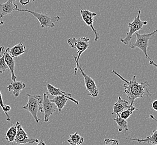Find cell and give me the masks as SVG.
Returning a JSON list of instances; mask_svg holds the SVG:
<instances>
[{"instance_id": "20", "label": "cell", "mask_w": 157, "mask_h": 145, "mask_svg": "<svg viewBox=\"0 0 157 145\" xmlns=\"http://www.w3.org/2000/svg\"><path fill=\"white\" fill-rule=\"evenodd\" d=\"M17 133V123L12 125L10 127L6 132L5 139L9 142H13L15 139L16 135Z\"/></svg>"}, {"instance_id": "16", "label": "cell", "mask_w": 157, "mask_h": 145, "mask_svg": "<svg viewBox=\"0 0 157 145\" xmlns=\"http://www.w3.org/2000/svg\"><path fill=\"white\" fill-rule=\"evenodd\" d=\"M129 106V102L126 100H123L121 96L118 97L117 102L113 105L112 115L118 114L128 108Z\"/></svg>"}, {"instance_id": "5", "label": "cell", "mask_w": 157, "mask_h": 145, "mask_svg": "<svg viewBox=\"0 0 157 145\" xmlns=\"http://www.w3.org/2000/svg\"><path fill=\"white\" fill-rule=\"evenodd\" d=\"M73 57H74V61H75L76 64V66L74 69V72H75L74 75L75 76L78 70H79L82 76H83V77H84L85 85L86 90L89 92L88 95L92 97H98V96L99 94V89L98 88L95 82L93 79L91 78L90 76H88L84 72V70L82 69L81 66L79 65L78 61H76V57L73 56Z\"/></svg>"}, {"instance_id": "10", "label": "cell", "mask_w": 157, "mask_h": 145, "mask_svg": "<svg viewBox=\"0 0 157 145\" xmlns=\"http://www.w3.org/2000/svg\"><path fill=\"white\" fill-rule=\"evenodd\" d=\"M80 14L82 16V18L83 21L88 26L90 27L91 30L93 31L95 35V41H97L99 39V34L97 32L94 27V22L96 21L97 19L94 20L95 16H97V13L91 12L88 10H83L81 8L80 9Z\"/></svg>"}, {"instance_id": "11", "label": "cell", "mask_w": 157, "mask_h": 145, "mask_svg": "<svg viewBox=\"0 0 157 145\" xmlns=\"http://www.w3.org/2000/svg\"><path fill=\"white\" fill-rule=\"evenodd\" d=\"M16 0H7L4 3H0V18L5 16L11 14L17 9V5L15 3Z\"/></svg>"}, {"instance_id": "18", "label": "cell", "mask_w": 157, "mask_h": 145, "mask_svg": "<svg viewBox=\"0 0 157 145\" xmlns=\"http://www.w3.org/2000/svg\"><path fill=\"white\" fill-rule=\"evenodd\" d=\"M46 87L48 89V94L50 96H69L72 97L71 94L66 93L65 92L61 91L59 88H56L52 85L50 84V83H47Z\"/></svg>"}, {"instance_id": "9", "label": "cell", "mask_w": 157, "mask_h": 145, "mask_svg": "<svg viewBox=\"0 0 157 145\" xmlns=\"http://www.w3.org/2000/svg\"><path fill=\"white\" fill-rule=\"evenodd\" d=\"M17 133L15 139H14V145H26L27 143H33L35 142H39V140L35 139L29 138L27 133L24 130L21 123L17 121Z\"/></svg>"}, {"instance_id": "22", "label": "cell", "mask_w": 157, "mask_h": 145, "mask_svg": "<svg viewBox=\"0 0 157 145\" xmlns=\"http://www.w3.org/2000/svg\"><path fill=\"white\" fill-rule=\"evenodd\" d=\"M5 51V50L4 47L0 46V53L2 54V56L0 57V74H3L6 70L9 69L5 61V57H4Z\"/></svg>"}, {"instance_id": "24", "label": "cell", "mask_w": 157, "mask_h": 145, "mask_svg": "<svg viewBox=\"0 0 157 145\" xmlns=\"http://www.w3.org/2000/svg\"><path fill=\"white\" fill-rule=\"evenodd\" d=\"M103 145H119V144L117 139H105Z\"/></svg>"}, {"instance_id": "29", "label": "cell", "mask_w": 157, "mask_h": 145, "mask_svg": "<svg viewBox=\"0 0 157 145\" xmlns=\"http://www.w3.org/2000/svg\"><path fill=\"white\" fill-rule=\"evenodd\" d=\"M3 24H4V22L2 21H0V26H2Z\"/></svg>"}, {"instance_id": "28", "label": "cell", "mask_w": 157, "mask_h": 145, "mask_svg": "<svg viewBox=\"0 0 157 145\" xmlns=\"http://www.w3.org/2000/svg\"><path fill=\"white\" fill-rule=\"evenodd\" d=\"M37 145H46L45 143V142L42 140V139H41L40 141H39V142H38V144Z\"/></svg>"}, {"instance_id": "27", "label": "cell", "mask_w": 157, "mask_h": 145, "mask_svg": "<svg viewBox=\"0 0 157 145\" xmlns=\"http://www.w3.org/2000/svg\"><path fill=\"white\" fill-rule=\"evenodd\" d=\"M151 108L154 109L155 111H157V100H154L151 103Z\"/></svg>"}, {"instance_id": "21", "label": "cell", "mask_w": 157, "mask_h": 145, "mask_svg": "<svg viewBox=\"0 0 157 145\" xmlns=\"http://www.w3.org/2000/svg\"><path fill=\"white\" fill-rule=\"evenodd\" d=\"M67 141L71 145H82L84 142V138L77 132L70 135V139Z\"/></svg>"}, {"instance_id": "30", "label": "cell", "mask_w": 157, "mask_h": 145, "mask_svg": "<svg viewBox=\"0 0 157 145\" xmlns=\"http://www.w3.org/2000/svg\"><path fill=\"white\" fill-rule=\"evenodd\" d=\"M150 117H151V118H152V119H154V121H155V122H157V121H156V120H155V119L154 118V116H151H151H150Z\"/></svg>"}, {"instance_id": "3", "label": "cell", "mask_w": 157, "mask_h": 145, "mask_svg": "<svg viewBox=\"0 0 157 145\" xmlns=\"http://www.w3.org/2000/svg\"><path fill=\"white\" fill-rule=\"evenodd\" d=\"M28 102L25 106H23L22 108L30 112L33 116L36 123H39L40 118L37 116V113L41 108V105L42 102V97L40 95H31L27 94Z\"/></svg>"}, {"instance_id": "6", "label": "cell", "mask_w": 157, "mask_h": 145, "mask_svg": "<svg viewBox=\"0 0 157 145\" xmlns=\"http://www.w3.org/2000/svg\"><path fill=\"white\" fill-rule=\"evenodd\" d=\"M140 14H141V11L139 10L137 15L134 18L133 22L128 23V27L129 29V32L127 33V35L125 38L121 39L120 40L121 42L126 45H128V44L130 43V41L132 39L133 34L139 31V30L142 29L144 25H146L148 24L147 21H143L140 20Z\"/></svg>"}, {"instance_id": "15", "label": "cell", "mask_w": 157, "mask_h": 145, "mask_svg": "<svg viewBox=\"0 0 157 145\" xmlns=\"http://www.w3.org/2000/svg\"><path fill=\"white\" fill-rule=\"evenodd\" d=\"M26 85L22 82H13L7 87L9 92H12L13 95L15 97H18L21 91L26 88Z\"/></svg>"}, {"instance_id": "7", "label": "cell", "mask_w": 157, "mask_h": 145, "mask_svg": "<svg viewBox=\"0 0 157 145\" xmlns=\"http://www.w3.org/2000/svg\"><path fill=\"white\" fill-rule=\"evenodd\" d=\"M67 43L71 48L76 49L78 50V56L76 57V61H78L82 54L89 48L90 39L88 37H82L78 39L75 37L69 38L67 40Z\"/></svg>"}, {"instance_id": "12", "label": "cell", "mask_w": 157, "mask_h": 145, "mask_svg": "<svg viewBox=\"0 0 157 145\" xmlns=\"http://www.w3.org/2000/svg\"><path fill=\"white\" fill-rule=\"evenodd\" d=\"M70 100L74 103H76L77 105H78V102L77 100H75L72 97L66 96H58L55 97L53 99L50 100V101L55 103L58 109L59 113H60L67 104V101Z\"/></svg>"}, {"instance_id": "23", "label": "cell", "mask_w": 157, "mask_h": 145, "mask_svg": "<svg viewBox=\"0 0 157 145\" xmlns=\"http://www.w3.org/2000/svg\"><path fill=\"white\" fill-rule=\"evenodd\" d=\"M136 111L138 109L136 108L135 107H134L133 105H129V107L126 109V110H124L123 112H121L120 116H121V118L126 120L127 119L130 117L131 115H132L133 111H136Z\"/></svg>"}, {"instance_id": "19", "label": "cell", "mask_w": 157, "mask_h": 145, "mask_svg": "<svg viewBox=\"0 0 157 145\" xmlns=\"http://www.w3.org/2000/svg\"><path fill=\"white\" fill-rule=\"evenodd\" d=\"M113 120L115 121L116 123H117L119 132H122L123 130L125 132L129 131V128L128 127V122L125 120L121 118L119 113L117 114L116 117L113 118Z\"/></svg>"}, {"instance_id": "31", "label": "cell", "mask_w": 157, "mask_h": 145, "mask_svg": "<svg viewBox=\"0 0 157 145\" xmlns=\"http://www.w3.org/2000/svg\"><path fill=\"white\" fill-rule=\"evenodd\" d=\"M2 56V54L1 53H0V57Z\"/></svg>"}, {"instance_id": "2", "label": "cell", "mask_w": 157, "mask_h": 145, "mask_svg": "<svg viewBox=\"0 0 157 145\" xmlns=\"http://www.w3.org/2000/svg\"><path fill=\"white\" fill-rule=\"evenodd\" d=\"M157 30H155L152 33H144L141 34L140 32L136 33V40L135 42L129 45V47L130 48L135 49L136 48H139L142 50L143 53L145 55V57L147 59L149 60V64L153 65L155 67H157V64L154 63L153 61H152L151 59L149 57L147 53V49L148 48V43L149 40L150 39V37L151 36L155 35L157 33Z\"/></svg>"}, {"instance_id": "8", "label": "cell", "mask_w": 157, "mask_h": 145, "mask_svg": "<svg viewBox=\"0 0 157 145\" xmlns=\"http://www.w3.org/2000/svg\"><path fill=\"white\" fill-rule=\"evenodd\" d=\"M42 102L41 105V108L40 111L44 113V121L45 122H48L49 121L50 116L53 115L55 112L57 107L55 103L50 101L48 98L47 94L44 93L42 97Z\"/></svg>"}, {"instance_id": "1", "label": "cell", "mask_w": 157, "mask_h": 145, "mask_svg": "<svg viewBox=\"0 0 157 145\" xmlns=\"http://www.w3.org/2000/svg\"><path fill=\"white\" fill-rule=\"evenodd\" d=\"M112 73L118 76L121 80L124 82L123 87L124 91L123 93L126 94L128 99L130 100V105H133L134 100L137 98L151 96V93L148 89V87L150 85L147 81L139 83L136 80V75L133 76L132 80L128 81L117 72L115 70H113Z\"/></svg>"}, {"instance_id": "25", "label": "cell", "mask_w": 157, "mask_h": 145, "mask_svg": "<svg viewBox=\"0 0 157 145\" xmlns=\"http://www.w3.org/2000/svg\"><path fill=\"white\" fill-rule=\"evenodd\" d=\"M36 0H19V2L20 3H21L22 5L23 6H25L27 4L31 2H33V1H35Z\"/></svg>"}, {"instance_id": "26", "label": "cell", "mask_w": 157, "mask_h": 145, "mask_svg": "<svg viewBox=\"0 0 157 145\" xmlns=\"http://www.w3.org/2000/svg\"><path fill=\"white\" fill-rule=\"evenodd\" d=\"M0 107L2 108L3 112L5 111V104H3V98H2V95L0 91Z\"/></svg>"}, {"instance_id": "13", "label": "cell", "mask_w": 157, "mask_h": 145, "mask_svg": "<svg viewBox=\"0 0 157 145\" xmlns=\"http://www.w3.org/2000/svg\"><path fill=\"white\" fill-rule=\"evenodd\" d=\"M6 50L9 54L13 58L18 57L26 52V46L22 42H19L11 48H7Z\"/></svg>"}, {"instance_id": "17", "label": "cell", "mask_w": 157, "mask_h": 145, "mask_svg": "<svg viewBox=\"0 0 157 145\" xmlns=\"http://www.w3.org/2000/svg\"><path fill=\"white\" fill-rule=\"evenodd\" d=\"M157 130H154L149 136H147L144 139L126 138V139H129V140H132V141H135L139 142V143L145 142V143H150L151 145H157Z\"/></svg>"}, {"instance_id": "14", "label": "cell", "mask_w": 157, "mask_h": 145, "mask_svg": "<svg viewBox=\"0 0 157 145\" xmlns=\"http://www.w3.org/2000/svg\"><path fill=\"white\" fill-rule=\"evenodd\" d=\"M5 61L6 62L7 66L9 68L10 72H11V79L13 82H16L17 76L15 74V59L11 57L9 53L5 50L4 53Z\"/></svg>"}, {"instance_id": "4", "label": "cell", "mask_w": 157, "mask_h": 145, "mask_svg": "<svg viewBox=\"0 0 157 145\" xmlns=\"http://www.w3.org/2000/svg\"><path fill=\"white\" fill-rule=\"evenodd\" d=\"M17 11L20 12H27L30 13L33 15L37 19V20L40 24L41 27H45L51 29L55 26V24L58 21H60V18L59 16H50L48 15L47 14H42V13H39L33 11H31L27 9H18L16 10Z\"/></svg>"}]
</instances>
